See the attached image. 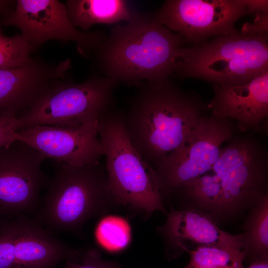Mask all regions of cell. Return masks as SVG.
<instances>
[{"instance_id":"27","label":"cell","mask_w":268,"mask_h":268,"mask_svg":"<svg viewBox=\"0 0 268 268\" xmlns=\"http://www.w3.org/2000/svg\"><path fill=\"white\" fill-rule=\"evenodd\" d=\"M16 0H0V18L13 10Z\"/></svg>"},{"instance_id":"18","label":"cell","mask_w":268,"mask_h":268,"mask_svg":"<svg viewBox=\"0 0 268 268\" xmlns=\"http://www.w3.org/2000/svg\"><path fill=\"white\" fill-rule=\"evenodd\" d=\"M244 224L243 249L245 258L255 261L268 260V194L264 195L250 208Z\"/></svg>"},{"instance_id":"9","label":"cell","mask_w":268,"mask_h":268,"mask_svg":"<svg viewBox=\"0 0 268 268\" xmlns=\"http://www.w3.org/2000/svg\"><path fill=\"white\" fill-rule=\"evenodd\" d=\"M0 25L18 28L33 50L51 40L73 41L84 57L107 37L102 31L78 30L69 19L66 4L58 0H17L14 9L0 19Z\"/></svg>"},{"instance_id":"12","label":"cell","mask_w":268,"mask_h":268,"mask_svg":"<svg viewBox=\"0 0 268 268\" xmlns=\"http://www.w3.org/2000/svg\"><path fill=\"white\" fill-rule=\"evenodd\" d=\"M98 120L69 126L43 125L25 128L16 131V138L46 158L75 167L96 164L104 155L97 130Z\"/></svg>"},{"instance_id":"15","label":"cell","mask_w":268,"mask_h":268,"mask_svg":"<svg viewBox=\"0 0 268 268\" xmlns=\"http://www.w3.org/2000/svg\"><path fill=\"white\" fill-rule=\"evenodd\" d=\"M207 107L217 120L230 119L242 133L266 129L268 118V71L240 85L212 84Z\"/></svg>"},{"instance_id":"8","label":"cell","mask_w":268,"mask_h":268,"mask_svg":"<svg viewBox=\"0 0 268 268\" xmlns=\"http://www.w3.org/2000/svg\"><path fill=\"white\" fill-rule=\"evenodd\" d=\"M232 121L207 115L179 148L153 166L163 200L173 197L180 188L210 169L222 144L236 134L238 129Z\"/></svg>"},{"instance_id":"17","label":"cell","mask_w":268,"mask_h":268,"mask_svg":"<svg viewBox=\"0 0 268 268\" xmlns=\"http://www.w3.org/2000/svg\"><path fill=\"white\" fill-rule=\"evenodd\" d=\"M66 3L71 24L83 31L96 24L128 22L137 14L124 0H67Z\"/></svg>"},{"instance_id":"23","label":"cell","mask_w":268,"mask_h":268,"mask_svg":"<svg viewBox=\"0 0 268 268\" xmlns=\"http://www.w3.org/2000/svg\"><path fill=\"white\" fill-rule=\"evenodd\" d=\"M0 268H17L11 231L7 219L0 222Z\"/></svg>"},{"instance_id":"1","label":"cell","mask_w":268,"mask_h":268,"mask_svg":"<svg viewBox=\"0 0 268 268\" xmlns=\"http://www.w3.org/2000/svg\"><path fill=\"white\" fill-rule=\"evenodd\" d=\"M268 154L250 135H238L220 149L210 169L174 195L184 206L218 222L250 209L268 191Z\"/></svg>"},{"instance_id":"25","label":"cell","mask_w":268,"mask_h":268,"mask_svg":"<svg viewBox=\"0 0 268 268\" xmlns=\"http://www.w3.org/2000/svg\"><path fill=\"white\" fill-rule=\"evenodd\" d=\"M268 12L256 14V18L253 23H246L240 33L246 35H258L268 34Z\"/></svg>"},{"instance_id":"13","label":"cell","mask_w":268,"mask_h":268,"mask_svg":"<svg viewBox=\"0 0 268 268\" xmlns=\"http://www.w3.org/2000/svg\"><path fill=\"white\" fill-rule=\"evenodd\" d=\"M156 231L170 259L203 246L243 249L242 234L234 235L223 231L208 214L195 209L171 206L165 223Z\"/></svg>"},{"instance_id":"19","label":"cell","mask_w":268,"mask_h":268,"mask_svg":"<svg viewBox=\"0 0 268 268\" xmlns=\"http://www.w3.org/2000/svg\"><path fill=\"white\" fill-rule=\"evenodd\" d=\"M188 253L190 259L184 268H245V256L242 250L203 246Z\"/></svg>"},{"instance_id":"4","label":"cell","mask_w":268,"mask_h":268,"mask_svg":"<svg viewBox=\"0 0 268 268\" xmlns=\"http://www.w3.org/2000/svg\"><path fill=\"white\" fill-rule=\"evenodd\" d=\"M32 218L51 233H80L90 220L118 207L100 163L82 167L57 162Z\"/></svg>"},{"instance_id":"24","label":"cell","mask_w":268,"mask_h":268,"mask_svg":"<svg viewBox=\"0 0 268 268\" xmlns=\"http://www.w3.org/2000/svg\"><path fill=\"white\" fill-rule=\"evenodd\" d=\"M17 118L0 116V149L16 140Z\"/></svg>"},{"instance_id":"6","label":"cell","mask_w":268,"mask_h":268,"mask_svg":"<svg viewBox=\"0 0 268 268\" xmlns=\"http://www.w3.org/2000/svg\"><path fill=\"white\" fill-rule=\"evenodd\" d=\"M268 34L246 35L240 32L183 46L176 58L173 75L222 86L246 84L268 71Z\"/></svg>"},{"instance_id":"21","label":"cell","mask_w":268,"mask_h":268,"mask_svg":"<svg viewBox=\"0 0 268 268\" xmlns=\"http://www.w3.org/2000/svg\"><path fill=\"white\" fill-rule=\"evenodd\" d=\"M0 25V69L24 67L33 62L34 50L20 34L9 37L4 34Z\"/></svg>"},{"instance_id":"22","label":"cell","mask_w":268,"mask_h":268,"mask_svg":"<svg viewBox=\"0 0 268 268\" xmlns=\"http://www.w3.org/2000/svg\"><path fill=\"white\" fill-rule=\"evenodd\" d=\"M62 268H121L117 261L102 258L101 251L95 247L83 249L78 261H66Z\"/></svg>"},{"instance_id":"5","label":"cell","mask_w":268,"mask_h":268,"mask_svg":"<svg viewBox=\"0 0 268 268\" xmlns=\"http://www.w3.org/2000/svg\"><path fill=\"white\" fill-rule=\"evenodd\" d=\"M97 130L108 185L118 207L144 219L156 211L167 214L154 169L131 142L123 112L113 108L101 116Z\"/></svg>"},{"instance_id":"2","label":"cell","mask_w":268,"mask_h":268,"mask_svg":"<svg viewBox=\"0 0 268 268\" xmlns=\"http://www.w3.org/2000/svg\"><path fill=\"white\" fill-rule=\"evenodd\" d=\"M138 86L123 121L131 142L153 167L182 145L209 110L198 93L169 79Z\"/></svg>"},{"instance_id":"20","label":"cell","mask_w":268,"mask_h":268,"mask_svg":"<svg viewBox=\"0 0 268 268\" xmlns=\"http://www.w3.org/2000/svg\"><path fill=\"white\" fill-rule=\"evenodd\" d=\"M95 235L97 242L103 248L110 252H118L130 244L131 228L124 218L107 215L98 223Z\"/></svg>"},{"instance_id":"10","label":"cell","mask_w":268,"mask_h":268,"mask_svg":"<svg viewBox=\"0 0 268 268\" xmlns=\"http://www.w3.org/2000/svg\"><path fill=\"white\" fill-rule=\"evenodd\" d=\"M247 14L246 0H167L153 16L193 45L239 34L235 23Z\"/></svg>"},{"instance_id":"7","label":"cell","mask_w":268,"mask_h":268,"mask_svg":"<svg viewBox=\"0 0 268 268\" xmlns=\"http://www.w3.org/2000/svg\"><path fill=\"white\" fill-rule=\"evenodd\" d=\"M118 84L96 75L80 83L67 77L60 79L17 118V130L43 125L69 126L98 120L114 108Z\"/></svg>"},{"instance_id":"16","label":"cell","mask_w":268,"mask_h":268,"mask_svg":"<svg viewBox=\"0 0 268 268\" xmlns=\"http://www.w3.org/2000/svg\"><path fill=\"white\" fill-rule=\"evenodd\" d=\"M17 268H54L60 262L78 261L82 249L73 248L25 215L9 219Z\"/></svg>"},{"instance_id":"11","label":"cell","mask_w":268,"mask_h":268,"mask_svg":"<svg viewBox=\"0 0 268 268\" xmlns=\"http://www.w3.org/2000/svg\"><path fill=\"white\" fill-rule=\"evenodd\" d=\"M46 157L19 140L0 149V209L18 216L36 212L40 192L49 179L41 168Z\"/></svg>"},{"instance_id":"14","label":"cell","mask_w":268,"mask_h":268,"mask_svg":"<svg viewBox=\"0 0 268 268\" xmlns=\"http://www.w3.org/2000/svg\"><path fill=\"white\" fill-rule=\"evenodd\" d=\"M70 68L69 59L53 64L35 58L26 66L0 69V116L17 118Z\"/></svg>"},{"instance_id":"26","label":"cell","mask_w":268,"mask_h":268,"mask_svg":"<svg viewBox=\"0 0 268 268\" xmlns=\"http://www.w3.org/2000/svg\"><path fill=\"white\" fill-rule=\"evenodd\" d=\"M248 14L268 12V1L246 0Z\"/></svg>"},{"instance_id":"28","label":"cell","mask_w":268,"mask_h":268,"mask_svg":"<svg viewBox=\"0 0 268 268\" xmlns=\"http://www.w3.org/2000/svg\"><path fill=\"white\" fill-rule=\"evenodd\" d=\"M247 268H268V260L254 262Z\"/></svg>"},{"instance_id":"3","label":"cell","mask_w":268,"mask_h":268,"mask_svg":"<svg viewBox=\"0 0 268 268\" xmlns=\"http://www.w3.org/2000/svg\"><path fill=\"white\" fill-rule=\"evenodd\" d=\"M185 43L180 34L158 22L153 14L137 13L126 24L114 26L90 55L104 76L138 86L143 81L169 79Z\"/></svg>"},{"instance_id":"29","label":"cell","mask_w":268,"mask_h":268,"mask_svg":"<svg viewBox=\"0 0 268 268\" xmlns=\"http://www.w3.org/2000/svg\"><path fill=\"white\" fill-rule=\"evenodd\" d=\"M2 214V211H1V210L0 209V215Z\"/></svg>"}]
</instances>
